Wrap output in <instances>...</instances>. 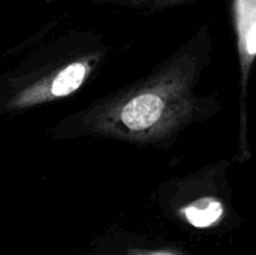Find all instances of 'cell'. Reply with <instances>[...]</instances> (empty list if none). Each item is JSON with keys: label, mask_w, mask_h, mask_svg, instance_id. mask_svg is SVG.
Segmentation results:
<instances>
[{"label": "cell", "mask_w": 256, "mask_h": 255, "mask_svg": "<svg viewBox=\"0 0 256 255\" xmlns=\"http://www.w3.org/2000/svg\"><path fill=\"white\" fill-rule=\"evenodd\" d=\"M154 255H168V254H154Z\"/></svg>", "instance_id": "cell-6"}, {"label": "cell", "mask_w": 256, "mask_h": 255, "mask_svg": "<svg viewBox=\"0 0 256 255\" xmlns=\"http://www.w3.org/2000/svg\"><path fill=\"white\" fill-rule=\"evenodd\" d=\"M214 42L210 23H202L146 75L58 119L46 137L172 147L184 132L214 119L224 108L219 92H200L213 62Z\"/></svg>", "instance_id": "cell-1"}, {"label": "cell", "mask_w": 256, "mask_h": 255, "mask_svg": "<svg viewBox=\"0 0 256 255\" xmlns=\"http://www.w3.org/2000/svg\"><path fill=\"white\" fill-rule=\"evenodd\" d=\"M231 15L240 68V147H248L249 81L256 60V0H231Z\"/></svg>", "instance_id": "cell-3"}, {"label": "cell", "mask_w": 256, "mask_h": 255, "mask_svg": "<svg viewBox=\"0 0 256 255\" xmlns=\"http://www.w3.org/2000/svg\"><path fill=\"white\" fill-rule=\"evenodd\" d=\"M188 221L194 227H208L214 224L224 213L222 203L214 197H202L183 209Z\"/></svg>", "instance_id": "cell-5"}, {"label": "cell", "mask_w": 256, "mask_h": 255, "mask_svg": "<svg viewBox=\"0 0 256 255\" xmlns=\"http://www.w3.org/2000/svg\"><path fill=\"white\" fill-rule=\"evenodd\" d=\"M90 2L99 6H118V8L140 12L142 15H153L178 6L196 3L201 0H90Z\"/></svg>", "instance_id": "cell-4"}, {"label": "cell", "mask_w": 256, "mask_h": 255, "mask_svg": "<svg viewBox=\"0 0 256 255\" xmlns=\"http://www.w3.org/2000/svg\"><path fill=\"white\" fill-rule=\"evenodd\" d=\"M111 50L102 33L54 18L8 51L18 60L0 75V114H24L75 95L102 71Z\"/></svg>", "instance_id": "cell-2"}]
</instances>
